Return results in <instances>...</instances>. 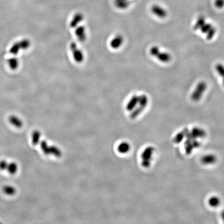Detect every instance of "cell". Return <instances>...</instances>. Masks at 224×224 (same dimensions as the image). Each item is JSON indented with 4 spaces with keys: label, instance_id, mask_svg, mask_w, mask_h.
Returning a JSON list of instances; mask_svg holds the SVG:
<instances>
[{
    "label": "cell",
    "instance_id": "obj_1",
    "mask_svg": "<svg viewBox=\"0 0 224 224\" xmlns=\"http://www.w3.org/2000/svg\"><path fill=\"white\" fill-rule=\"evenodd\" d=\"M148 98L146 95H142L139 96V101L138 103L139 106L138 107H136L131 113L130 115V118L132 119H134L136 117H138L146 107L148 104Z\"/></svg>",
    "mask_w": 224,
    "mask_h": 224
},
{
    "label": "cell",
    "instance_id": "obj_2",
    "mask_svg": "<svg viewBox=\"0 0 224 224\" xmlns=\"http://www.w3.org/2000/svg\"><path fill=\"white\" fill-rule=\"evenodd\" d=\"M150 54L151 55L156 57L161 61L165 63L170 61L172 58L170 54L167 53L161 52L159 48L157 46H153L150 48Z\"/></svg>",
    "mask_w": 224,
    "mask_h": 224
},
{
    "label": "cell",
    "instance_id": "obj_3",
    "mask_svg": "<svg viewBox=\"0 0 224 224\" xmlns=\"http://www.w3.org/2000/svg\"><path fill=\"white\" fill-rule=\"evenodd\" d=\"M206 88L207 84L205 82L202 81L199 82L191 95V99L195 102L199 101L206 90Z\"/></svg>",
    "mask_w": 224,
    "mask_h": 224
},
{
    "label": "cell",
    "instance_id": "obj_4",
    "mask_svg": "<svg viewBox=\"0 0 224 224\" xmlns=\"http://www.w3.org/2000/svg\"><path fill=\"white\" fill-rule=\"evenodd\" d=\"M154 151V149L152 147H148L142 152V165L143 167L147 168L150 166V161L152 159V153Z\"/></svg>",
    "mask_w": 224,
    "mask_h": 224
},
{
    "label": "cell",
    "instance_id": "obj_5",
    "mask_svg": "<svg viewBox=\"0 0 224 224\" xmlns=\"http://www.w3.org/2000/svg\"><path fill=\"white\" fill-rule=\"evenodd\" d=\"M70 50L72 53L74 60L77 63H81L84 59V55L82 51L78 48L75 43H72L70 45Z\"/></svg>",
    "mask_w": 224,
    "mask_h": 224
},
{
    "label": "cell",
    "instance_id": "obj_6",
    "mask_svg": "<svg viewBox=\"0 0 224 224\" xmlns=\"http://www.w3.org/2000/svg\"><path fill=\"white\" fill-rule=\"evenodd\" d=\"M152 13L154 14L156 16L158 17L161 18H164L167 16V12L165 9L158 5H154L152 8Z\"/></svg>",
    "mask_w": 224,
    "mask_h": 224
},
{
    "label": "cell",
    "instance_id": "obj_7",
    "mask_svg": "<svg viewBox=\"0 0 224 224\" xmlns=\"http://www.w3.org/2000/svg\"><path fill=\"white\" fill-rule=\"evenodd\" d=\"M139 96L137 95H134L130 99L126 105V109L128 111H131L134 110L139 103Z\"/></svg>",
    "mask_w": 224,
    "mask_h": 224
},
{
    "label": "cell",
    "instance_id": "obj_8",
    "mask_svg": "<svg viewBox=\"0 0 224 224\" xmlns=\"http://www.w3.org/2000/svg\"><path fill=\"white\" fill-rule=\"evenodd\" d=\"M123 42V37L121 35H118L112 39L110 42V46L113 49H117L122 45Z\"/></svg>",
    "mask_w": 224,
    "mask_h": 224
},
{
    "label": "cell",
    "instance_id": "obj_9",
    "mask_svg": "<svg viewBox=\"0 0 224 224\" xmlns=\"http://www.w3.org/2000/svg\"><path fill=\"white\" fill-rule=\"evenodd\" d=\"M75 35L77 39L80 42H84L86 39V30L84 26H80L77 28L75 31Z\"/></svg>",
    "mask_w": 224,
    "mask_h": 224
},
{
    "label": "cell",
    "instance_id": "obj_10",
    "mask_svg": "<svg viewBox=\"0 0 224 224\" xmlns=\"http://www.w3.org/2000/svg\"><path fill=\"white\" fill-rule=\"evenodd\" d=\"M9 121L15 127L20 128L23 125V122L19 117L15 115H12L9 118Z\"/></svg>",
    "mask_w": 224,
    "mask_h": 224
},
{
    "label": "cell",
    "instance_id": "obj_11",
    "mask_svg": "<svg viewBox=\"0 0 224 224\" xmlns=\"http://www.w3.org/2000/svg\"><path fill=\"white\" fill-rule=\"evenodd\" d=\"M216 158L214 155H206L201 159V162L204 165H211L216 161Z\"/></svg>",
    "mask_w": 224,
    "mask_h": 224
},
{
    "label": "cell",
    "instance_id": "obj_12",
    "mask_svg": "<svg viewBox=\"0 0 224 224\" xmlns=\"http://www.w3.org/2000/svg\"><path fill=\"white\" fill-rule=\"evenodd\" d=\"M82 19H83V17L82 15L80 14H76V15H75V16L73 17V18L72 19V20L71 21L70 24V27L72 28H75L77 26V25L80 24L82 21Z\"/></svg>",
    "mask_w": 224,
    "mask_h": 224
},
{
    "label": "cell",
    "instance_id": "obj_13",
    "mask_svg": "<svg viewBox=\"0 0 224 224\" xmlns=\"http://www.w3.org/2000/svg\"><path fill=\"white\" fill-rule=\"evenodd\" d=\"M130 149L129 144L127 142H123L118 147V151L121 154H125L128 152Z\"/></svg>",
    "mask_w": 224,
    "mask_h": 224
},
{
    "label": "cell",
    "instance_id": "obj_14",
    "mask_svg": "<svg viewBox=\"0 0 224 224\" xmlns=\"http://www.w3.org/2000/svg\"><path fill=\"white\" fill-rule=\"evenodd\" d=\"M3 191L7 195L12 196L16 193V188L10 185H6L3 187Z\"/></svg>",
    "mask_w": 224,
    "mask_h": 224
},
{
    "label": "cell",
    "instance_id": "obj_15",
    "mask_svg": "<svg viewBox=\"0 0 224 224\" xmlns=\"http://www.w3.org/2000/svg\"><path fill=\"white\" fill-rule=\"evenodd\" d=\"M41 132L38 130H35L32 134V143L34 145L39 144L41 139Z\"/></svg>",
    "mask_w": 224,
    "mask_h": 224
},
{
    "label": "cell",
    "instance_id": "obj_16",
    "mask_svg": "<svg viewBox=\"0 0 224 224\" xmlns=\"http://www.w3.org/2000/svg\"><path fill=\"white\" fill-rule=\"evenodd\" d=\"M18 167L16 163L12 162V163H8V166L6 170L8 171V172L10 173V174L14 175L18 171Z\"/></svg>",
    "mask_w": 224,
    "mask_h": 224
},
{
    "label": "cell",
    "instance_id": "obj_17",
    "mask_svg": "<svg viewBox=\"0 0 224 224\" xmlns=\"http://www.w3.org/2000/svg\"><path fill=\"white\" fill-rule=\"evenodd\" d=\"M209 204L211 207L215 208L220 206V200L219 198L216 196H213L210 198L209 200Z\"/></svg>",
    "mask_w": 224,
    "mask_h": 224
},
{
    "label": "cell",
    "instance_id": "obj_18",
    "mask_svg": "<svg viewBox=\"0 0 224 224\" xmlns=\"http://www.w3.org/2000/svg\"><path fill=\"white\" fill-rule=\"evenodd\" d=\"M8 63L10 69L12 70H16L18 66V60L16 58H10L8 59Z\"/></svg>",
    "mask_w": 224,
    "mask_h": 224
},
{
    "label": "cell",
    "instance_id": "obj_19",
    "mask_svg": "<svg viewBox=\"0 0 224 224\" xmlns=\"http://www.w3.org/2000/svg\"><path fill=\"white\" fill-rule=\"evenodd\" d=\"M206 23V20L204 17H200L198 19L197 22L193 27V29L195 30H198L201 28L202 26Z\"/></svg>",
    "mask_w": 224,
    "mask_h": 224
},
{
    "label": "cell",
    "instance_id": "obj_20",
    "mask_svg": "<svg viewBox=\"0 0 224 224\" xmlns=\"http://www.w3.org/2000/svg\"><path fill=\"white\" fill-rule=\"evenodd\" d=\"M49 154H53L56 157H60L61 156V152L59 148L56 146H50Z\"/></svg>",
    "mask_w": 224,
    "mask_h": 224
},
{
    "label": "cell",
    "instance_id": "obj_21",
    "mask_svg": "<svg viewBox=\"0 0 224 224\" xmlns=\"http://www.w3.org/2000/svg\"><path fill=\"white\" fill-rule=\"evenodd\" d=\"M20 49H21V48L19 42L15 43L14 44H13V45L10 48L9 52L14 55H16L18 53Z\"/></svg>",
    "mask_w": 224,
    "mask_h": 224
},
{
    "label": "cell",
    "instance_id": "obj_22",
    "mask_svg": "<svg viewBox=\"0 0 224 224\" xmlns=\"http://www.w3.org/2000/svg\"><path fill=\"white\" fill-rule=\"evenodd\" d=\"M21 49L26 50L30 47V42L28 39H24L19 42Z\"/></svg>",
    "mask_w": 224,
    "mask_h": 224
},
{
    "label": "cell",
    "instance_id": "obj_23",
    "mask_svg": "<svg viewBox=\"0 0 224 224\" xmlns=\"http://www.w3.org/2000/svg\"><path fill=\"white\" fill-rule=\"evenodd\" d=\"M41 147L44 153L46 155H49L50 146H48L47 143L46 141H42L41 143Z\"/></svg>",
    "mask_w": 224,
    "mask_h": 224
},
{
    "label": "cell",
    "instance_id": "obj_24",
    "mask_svg": "<svg viewBox=\"0 0 224 224\" xmlns=\"http://www.w3.org/2000/svg\"><path fill=\"white\" fill-rule=\"evenodd\" d=\"M216 69L219 75L222 77L224 85V66L222 64H217L216 66Z\"/></svg>",
    "mask_w": 224,
    "mask_h": 224
},
{
    "label": "cell",
    "instance_id": "obj_25",
    "mask_svg": "<svg viewBox=\"0 0 224 224\" xmlns=\"http://www.w3.org/2000/svg\"><path fill=\"white\" fill-rule=\"evenodd\" d=\"M213 27V26L211 23H205L202 26L201 28L200 29V31H201L202 33L206 34L209 31H210V29H211Z\"/></svg>",
    "mask_w": 224,
    "mask_h": 224
},
{
    "label": "cell",
    "instance_id": "obj_26",
    "mask_svg": "<svg viewBox=\"0 0 224 224\" xmlns=\"http://www.w3.org/2000/svg\"><path fill=\"white\" fill-rule=\"evenodd\" d=\"M216 30L214 27H212L211 29H210V31L206 33V39L208 40H211L214 37V35L216 33Z\"/></svg>",
    "mask_w": 224,
    "mask_h": 224
},
{
    "label": "cell",
    "instance_id": "obj_27",
    "mask_svg": "<svg viewBox=\"0 0 224 224\" xmlns=\"http://www.w3.org/2000/svg\"><path fill=\"white\" fill-rule=\"evenodd\" d=\"M8 163L5 161H0V169L2 170H6L7 166H8Z\"/></svg>",
    "mask_w": 224,
    "mask_h": 224
},
{
    "label": "cell",
    "instance_id": "obj_28",
    "mask_svg": "<svg viewBox=\"0 0 224 224\" xmlns=\"http://www.w3.org/2000/svg\"><path fill=\"white\" fill-rule=\"evenodd\" d=\"M215 5L217 8H222L224 6V0H215Z\"/></svg>",
    "mask_w": 224,
    "mask_h": 224
},
{
    "label": "cell",
    "instance_id": "obj_29",
    "mask_svg": "<svg viewBox=\"0 0 224 224\" xmlns=\"http://www.w3.org/2000/svg\"><path fill=\"white\" fill-rule=\"evenodd\" d=\"M222 217L223 220H224V211L222 212Z\"/></svg>",
    "mask_w": 224,
    "mask_h": 224
}]
</instances>
